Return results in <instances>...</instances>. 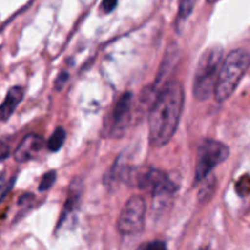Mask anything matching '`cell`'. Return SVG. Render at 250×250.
Masks as SVG:
<instances>
[{
	"mask_svg": "<svg viewBox=\"0 0 250 250\" xmlns=\"http://www.w3.org/2000/svg\"><path fill=\"white\" fill-rule=\"evenodd\" d=\"M215 190H216V177L209 175L205 180H203V185L199 188V193H198L199 202L203 203V204L209 202L212 195H214Z\"/></svg>",
	"mask_w": 250,
	"mask_h": 250,
	"instance_id": "obj_10",
	"label": "cell"
},
{
	"mask_svg": "<svg viewBox=\"0 0 250 250\" xmlns=\"http://www.w3.org/2000/svg\"><path fill=\"white\" fill-rule=\"evenodd\" d=\"M68 81V73L65 72V71H62V72H60L58 75V77H56V81H55V88L58 90H61L63 87H65V84L67 83Z\"/></svg>",
	"mask_w": 250,
	"mask_h": 250,
	"instance_id": "obj_16",
	"label": "cell"
},
{
	"mask_svg": "<svg viewBox=\"0 0 250 250\" xmlns=\"http://www.w3.org/2000/svg\"><path fill=\"white\" fill-rule=\"evenodd\" d=\"M207 1L209 2V4H215V2H217L219 0H207Z\"/></svg>",
	"mask_w": 250,
	"mask_h": 250,
	"instance_id": "obj_20",
	"label": "cell"
},
{
	"mask_svg": "<svg viewBox=\"0 0 250 250\" xmlns=\"http://www.w3.org/2000/svg\"><path fill=\"white\" fill-rule=\"evenodd\" d=\"M146 250H167V248H166V244L164 242L154 241L146 247Z\"/></svg>",
	"mask_w": 250,
	"mask_h": 250,
	"instance_id": "obj_19",
	"label": "cell"
},
{
	"mask_svg": "<svg viewBox=\"0 0 250 250\" xmlns=\"http://www.w3.org/2000/svg\"><path fill=\"white\" fill-rule=\"evenodd\" d=\"M185 104L181 83L168 81L158 90L149 112V141L153 146H166L177 131Z\"/></svg>",
	"mask_w": 250,
	"mask_h": 250,
	"instance_id": "obj_1",
	"label": "cell"
},
{
	"mask_svg": "<svg viewBox=\"0 0 250 250\" xmlns=\"http://www.w3.org/2000/svg\"><path fill=\"white\" fill-rule=\"evenodd\" d=\"M117 2H119V0H103L102 10L105 14H110V12H112L116 9Z\"/></svg>",
	"mask_w": 250,
	"mask_h": 250,
	"instance_id": "obj_17",
	"label": "cell"
},
{
	"mask_svg": "<svg viewBox=\"0 0 250 250\" xmlns=\"http://www.w3.org/2000/svg\"><path fill=\"white\" fill-rule=\"evenodd\" d=\"M10 155V146L7 144L6 141L0 139V161L5 160L9 158Z\"/></svg>",
	"mask_w": 250,
	"mask_h": 250,
	"instance_id": "obj_18",
	"label": "cell"
},
{
	"mask_svg": "<svg viewBox=\"0 0 250 250\" xmlns=\"http://www.w3.org/2000/svg\"><path fill=\"white\" fill-rule=\"evenodd\" d=\"M236 190L239 195H242V197H246V195L250 194V176H243V177L237 182Z\"/></svg>",
	"mask_w": 250,
	"mask_h": 250,
	"instance_id": "obj_15",
	"label": "cell"
},
{
	"mask_svg": "<svg viewBox=\"0 0 250 250\" xmlns=\"http://www.w3.org/2000/svg\"><path fill=\"white\" fill-rule=\"evenodd\" d=\"M177 59H178V51L177 49H176V46L175 48L168 49L167 53H166L165 56H164V62L163 65H161L160 72H159L158 75V80H156L155 85L160 84L161 82H164V80L166 78V75H167V73L175 67Z\"/></svg>",
	"mask_w": 250,
	"mask_h": 250,
	"instance_id": "obj_9",
	"label": "cell"
},
{
	"mask_svg": "<svg viewBox=\"0 0 250 250\" xmlns=\"http://www.w3.org/2000/svg\"><path fill=\"white\" fill-rule=\"evenodd\" d=\"M65 139H66V131L62 128V127H58V128L53 132L50 138H49L46 146H48L49 150L53 151V153L54 151H58L60 150L61 146H63Z\"/></svg>",
	"mask_w": 250,
	"mask_h": 250,
	"instance_id": "obj_11",
	"label": "cell"
},
{
	"mask_svg": "<svg viewBox=\"0 0 250 250\" xmlns=\"http://www.w3.org/2000/svg\"><path fill=\"white\" fill-rule=\"evenodd\" d=\"M229 155V149L226 144L215 139H204L198 148L194 175L195 185L205 180L217 165L227 160Z\"/></svg>",
	"mask_w": 250,
	"mask_h": 250,
	"instance_id": "obj_4",
	"label": "cell"
},
{
	"mask_svg": "<svg viewBox=\"0 0 250 250\" xmlns=\"http://www.w3.org/2000/svg\"><path fill=\"white\" fill-rule=\"evenodd\" d=\"M56 181V172L55 171H48L42 177L41 183H39V192H46L53 187V185Z\"/></svg>",
	"mask_w": 250,
	"mask_h": 250,
	"instance_id": "obj_14",
	"label": "cell"
},
{
	"mask_svg": "<svg viewBox=\"0 0 250 250\" xmlns=\"http://www.w3.org/2000/svg\"><path fill=\"white\" fill-rule=\"evenodd\" d=\"M43 148V138L38 134H27L20 144L17 146L14 153V158L17 163H27L38 155Z\"/></svg>",
	"mask_w": 250,
	"mask_h": 250,
	"instance_id": "obj_7",
	"label": "cell"
},
{
	"mask_svg": "<svg viewBox=\"0 0 250 250\" xmlns=\"http://www.w3.org/2000/svg\"><path fill=\"white\" fill-rule=\"evenodd\" d=\"M15 182V178H9L5 172H0V202L5 198V195L10 192L12 185Z\"/></svg>",
	"mask_w": 250,
	"mask_h": 250,
	"instance_id": "obj_13",
	"label": "cell"
},
{
	"mask_svg": "<svg viewBox=\"0 0 250 250\" xmlns=\"http://www.w3.org/2000/svg\"><path fill=\"white\" fill-rule=\"evenodd\" d=\"M197 0H180V5H178V20H187L192 14L194 5Z\"/></svg>",
	"mask_w": 250,
	"mask_h": 250,
	"instance_id": "obj_12",
	"label": "cell"
},
{
	"mask_svg": "<svg viewBox=\"0 0 250 250\" xmlns=\"http://www.w3.org/2000/svg\"><path fill=\"white\" fill-rule=\"evenodd\" d=\"M146 205L141 195H133L124 205L117 220V229L121 234L132 236L143 229Z\"/></svg>",
	"mask_w": 250,
	"mask_h": 250,
	"instance_id": "obj_5",
	"label": "cell"
},
{
	"mask_svg": "<svg viewBox=\"0 0 250 250\" xmlns=\"http://www.w3.org/2000/svg\"><path fill=\"white\" fill-rule=\"evenodd\" d=\"M133 105V94L125 93L115 104L114 110L110 115L109 126H107V134L112 137H121L128 126L131 119V110Z\"/></svg>",
	"mask_w": 250,
	"mask_h": 250,
	"instance_id": "obj_6",
	"label": "cell"
},
{
	"mask_svg": "<svg viewBox=\"0 0 250 250\" xmlns=\"http://www.w3.org/2000/svg\"><path fill=\"white\" fill-rule=\"evenodd\" d=\"M222 55L224 50L221 46L214 45L207 49L200 56L193 82V95L198 100L203 102L214 94Z\"/></svg>",
	"mask_w": 250,
	"mask_h": 250,
	"instance_id": "obj_3",
	"label": "cell"
},
{
	"mask_svg": "<svg viewBox=\"0 0 250 250\" xmlns=\"http://www.w3.org/2000/svg\"><path fill=\"white\" fill-rule=\"evenodd\" d=\"M249 67L250 53L246 49H236L225 58L220 67L214 92L216 102H225L233 94Z\"/></svg>",
	"mask_w": 250,
	"mask_h": 250,
	"instance_id": "obj_2",
	"label": "cell"
},
{
	"mask_svg": "<svg viewBox=\"0 0 250 250\" xmlns=\"http://www.w3.org/2000/svg\"><path fill=\"white\" fill-rule=\"evenodd\" d=\"M23 89L19 85L10 88L4 102L0 104V121H6L10 119V116L14 114L16 107L23 99Z\"/></svg>",
	"mask_w": 250,
	"mask_h": 250,
	"instance_id": "obj_8",
	"label": "cell"
}]
</instances>
